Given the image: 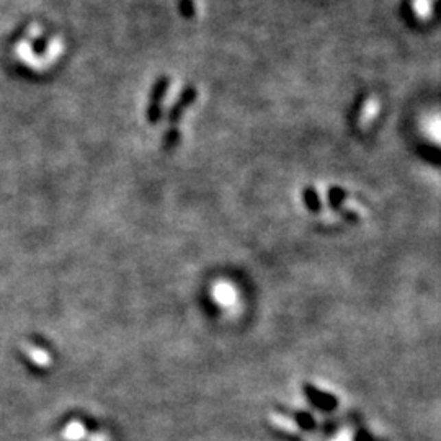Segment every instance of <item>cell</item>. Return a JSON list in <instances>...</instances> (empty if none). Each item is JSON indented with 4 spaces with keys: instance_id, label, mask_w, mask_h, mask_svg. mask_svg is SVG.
I'll list each match as a JSON object with an SVG mask.
<instances>
[{
    "instance_id": "6da1fadb",
    "label": "cell",
    "mask_w": 441,
    "mask_h": 441,
    "mask_svg": "<svg viewBox=\"0 0 441 441\" xmlns=\"http://www.w3.org/2000/svg\"><path fill=\"white\" fill-rule=\"evenodd\" d=\"M213 298L222 307H233L237 302V291L234 289L233 285L221 281L213 286Z\"/></svg>"
},
{
    "instance_id": "7a4b0ae2",
    "label": "cell",
    "mask_w": 441,
    "mask_h": 441,
    "mask_svg": "<svg viewBox=\"0 0 441 441\" xmlns=\"http://www.w3.org/2000/svg\"><path fill=\"white\" fill-rule=\"evenodd\" d=\"M379 102L378 98L374 97H370L366 100V104L363 105V110H361V115H359L358 118V128H361V130H366V128H370L372 121H374L376 118H378L379 115Z\"/></svg>"
},
{
    "instance_id": "3957f363",
    "label": "cell",
    "mask_w": 441,
    "mask_h": 441,
    "mask_svg": "<svg viewBox=\"0 0 441 441\" xmlns=\"http://www.w3.org/2000/svg\"><path fill=\"white\" fill-rule=\"evenodd\" d=\"M436 0H414L412 12L420 21H428L430 16L433 15Z\"/></svg>"
},
{
    "instance_id": "277c9868",
    "label": "cell",
    "mask_w": 441,
    "mask_h": 441,
    "mask_svg": "<svg viewBox=\"0 0 441 441\" xmlns=\"http://www.w3.org/2000/svg\"><path fill=\"white\" fill-rule=\"evenodd\" d=\"M85 435H87L85 427L77 420L67 423V427L64 428L62 431V438L66 441H82L85 438Z\"/></svg>"
},
{
    "instance_id": "5b68a950",
    "label": "cell",
    "mask_w": 441,
    "mask_h": 441,
    "mask_svg": "<svg viewBox=\"0 0 441 441\" xmlns=\"http://www.w3.org/2000/svg\"><path fill=\"white\" fill-rule=\"evenodd\" d=\"M427 131L431 136V139L441 143V115H433V117L428 118Z\"/></svg>"
},
{
    "instance_id": "8992f818",
    "label": "cell",
    "mask_w": 441,
    "mask_h": 441,
    "mask_svg": "<svg viewBox=\"0 0 441 441\" xmlns=\"http://www.w3.org/2000/svg\"><path fill=\"white\" fill-rule=\"evenodd\" d=\"M304 200H306V204L307 208L312 209V211H318L320 203H319V195L315 193L312 188H307L306 191H304Z\"/></svg>"
},
{
    "instance_id": "52a82bcc",
    "label": "cell",
    "mask_w": 441,
    "mask_h": 441,
    "mask_svg": "<svg viewBox=\"0 0 441 441\" xmlns=\"http://www.w3.org/2000/svg\"><path fill=\"white\" fill-rule=\"evenodd\" d=\"M307 392L311 394V396H314L315 397V402H318L319 405H322V407H327V409H331V407L335 405V401L332 399V397H329V396H324V394H319V392H315L314 389H311V388H307L306 389Z\"/></svg>"
},
{
    "instance_id": "ba28073f",
    "label": "cell",
    "mask_w": 441,
    "mask_h": 441,
    "mask_svg": "<svg viewBox=\"0 0 441 441\" xmlns=\"http://www.w3.org/2000/svg\"><path fill=\"white\" fill-rule=\"evenodd\" d=\"M273 422L276 423V427H280V428H283V430H286V431H291V433L298 430L296 423H293L291 420H288L286 417H273Z\"/></svg>"
},
{
    "instance_id": "9c48e42d",
    "label": "cell",
    "mask_w": 441,
    "mask_h": 441,
    "mask_svg": "<svg viewBox=\"0 0 441 441\" xmlns=\"http://www.w3.org/2000/svg\"><path fill=\"white\" fill-rule=\"evenodd\" d=\"M344 198H345L344 191L338 190V188H332V190H331V200L333 201V203H338V201L344 200Z\"/></svg>"
},
{
    "instance_id": "30bf717a",
    "label": "cell",
    "mask_w": 441,
    "mask_h": 441,
    "mask_svg": "<svg viewBox=\"0 0 441 441\" xmlns=\"http://www.w3.org/2000/svg\"><path fill=\"white\" fill-rule=\"evenodd\" d=\"M88 441H111V438L106 433H93Z\"/></svg>"
},
{
    "instance_id": "8fae6325",
    "label": "cell",
    "mask_w": 441,
    "mask_h": 441,
    "mask_svg": "<svg viewBox=\"0 0 441 441\" xmlns=\"http://www.w3.org/2000/svg\"><path fill=\"white\" fill-rule=\"evenodd\" d=\"M335 441H352V436H350V433H342Z\"/></svg>"
}]
</instances>
